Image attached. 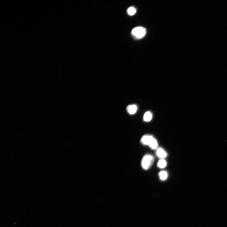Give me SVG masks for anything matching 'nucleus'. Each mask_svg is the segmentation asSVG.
<instances>
[{"instance_id":"nucleus-1","label":"nucleus","mask_w":227,"mask_h":227,"mask_svg":"<svg viewBox=\"0 0 227 227\" xmlns=\"http://www.w3.org/2000/svg\"><path fill=\"white\" fill-rule=\"evenodd\" d=\"M154 160V158L152 155H145L143 157L141 162V165L143 169L147 170L150 168L153 163Z\"/></svg>"},{"instance_id":"nucleus-2","label":"nucleus","mask_w":227,"mask_h":227,"mask_svg":"<svg viewBox=\"0 0 227 227\" xmlns=\"http://www.w3.org/2000/svg\"><path fill=\"white\" fill-rule=\"evenodd\" d=\"M146 33V29L144 28L139 27L132 29V34L137 39H140L143 38Z\"/></svg>"},{"instance_id":"nucleus-3","label":"nucleus","mask_w":227,"mask_h":227,"mask_svg":"<svg viewBox=\"0 0 227 227\" xmlns=\"http://www.w3.org/2000/svg\"><path fill=\"white\" fill-rule=\"evenodd\" d=\"M155 138L151 135H145L141 139V141L143 144L149 145L151 144L153 139Z\"/></svg>"},{"instance_id":"nucleus-4","label":"nucleus","mask_w":227,"mask_h":227,"mask_svg":"<svg viewBox=\"0 0 227 227\" xmlns=\"http://www.w3.org/2000/svg\"><path fill=\"white\" fill-rule=\"evenodd\" d=\"M156 154L161 159H164V158L167 156V154L164 150L162 148H158L157 149Z\"/></svg>"},{"instance_id":"nucleus-5","label":"nucleus","mask_w":227,"mask_h":227,"mask_svg":"<svg viewBox=\"0 0 227 227\" xmlns=\"http://www.w3.org/2000/svg\"><path fill=\"white\" fill-rule=\"evenodd\" d=\"M137 107L135 105H129L127 108V112L131 115L135 114L137 112Z\"/></svg>"},{"instance_id":"nucleus-6","label":"nucleus","mask_w":227,"mask_h":227,"mask_svg":"<svg viewBox=\"0 0 227 227\" xmlns=\"http://www.w3.org/2000/svg\"><path fill=\"white\" fill-rule=\"evenodd\" d=\"M152 118V115L150 111H147L144 115L143 117L144 120L145 122H149L150 121Z\"/></svg>"},{"instance_id":"nucleus-7","label":"nucleus","mask_w":227,"mask_h":227,"mask_svg":"<svg viewBox=\"0 0 227 227\" xmlns=\"http://www.w3.org/2000/svg\"><path fill=\"white\" fill-rule=\"evenodd\" d=\"M167 165L166 161L164 159H161L158 161L157 166L158 167L161 169H163Z\"/></svg>"},{"instance_id":"nucleus-8","label":"nucleus","mask_w":227,"mask_h":227,"mask_svg":"<svg viewBox=\"0 0 227 227\" xmlns=\"http://www.w3.org/2000/svg\"><path fill=\"white\" fill-rule=\"evenodd\" d=\"M159 176L162 181H165L168 177V174L165 171H162L159 173Z\"/></svg>"},{"instance_id":"nucleus-9","label":"nucleus","mask_w":227,"mask_h":227,"mask_svg":"<svg viewBox=\"0 0 227 227\" xmlns=\"http://www.w3.org/2000/svg\"><path fill=\"white\" fill-rule=\"evenodd\" d=\"M136 11L135 8L132 7L128 8L127 10L128 14L130 16L134 15L136 13Z\"/></svg>"}]
</instances>
